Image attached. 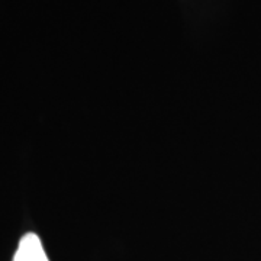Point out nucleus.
<instances>
[{
  "instance_id": "obj_1",
  "label": "nucleus",
  "mask_w": 261,
  "mask_h": 261,
  "mask_svg": "<svg viewBox=\"0 0 261 261\" xmlns=\"http://www.w3.org/2000/svg\"><path fill=\"white\" fill-rule=\"evenodd\" d=\"M12 261H49L37 233H25L19 241Z\"/></svg>"
}]
</instances>
